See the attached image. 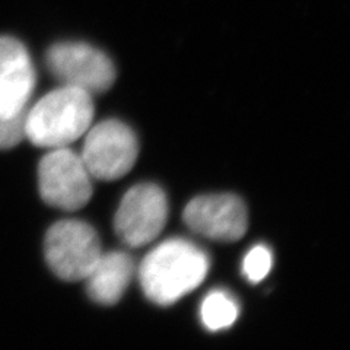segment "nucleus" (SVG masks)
I'll use <instances>...</instances> for the list:
<instances>
[{
	"instance_id": "obj_1",
	"label": "nucleus",
	"mask_w": 350,
	"mask_h": 350,
	"mask_svg": "<svg viewBox=\"0 0 350 350\" xmlns=\"http://www.w3.org/2000/svg\"><path fill=\"white\" fill-rule=\"evenodd\" d=\"M209 271V258L185 239H170L142 261L139 279L149 301L171 305L199 288Z\"/></svg>"
},
{
	"instance_id": "obj_2",
	"label": "nucleus",
	"mask_w": 350,
	"mask_h": 350,
	"mask_svg": "<svg viewBox=\"0 0 350 350\" xmlns=\"http://www.w3.org/2000/svg\"><path fill=\"white\" fill-rule=\"evenodd\" d=\"M94 113L90 92L63 85L27 109L25 137L40 148H66L90 130Z\"/></svg>"
},
{
	"instance_id": "obj_3",
	"label": "nucleus",
	"mask_w": 350,
	"mask_h": 350,
	"mask_svg": "<svg viewBox=\"0 0 350 350\" xmlns=\"http://www.w3.org/2000/svg\"><path fill=\"white\" fill-rule=\"evenodd\" d=\"M44 254L51 271L66 282L85 280L101 257L95 229L82 221L54 224L44 241Z\"/></svg>"
},
{
	"instance_id": "obj_4",
	"label": "nucleus",
	"mask_w": 350,
	"mask_h": 350,
	"mask_svg": "<svg viewBox=\"0 0 350 350\" xmlns=\"http://www.w3.org/2000/svg\"><path fill=\"white\" fill-rule=\"evenodd\" d=\"M91 174L81 155L56 148L40 161L38 189L42 200L62 211H78L92 197Z\"/></svg>"
},
{
	"instance_id": "obj_5",
	"label": "nucleus",
	"mask_w": 350,
	"mask_h": 350,
	"mask_svg": "<svg viewBox=\"0 0 350 350\" xmlns=\"http://www.w3.org/2000/svg\"><path fill=\"white\" fill-rule=\"evenodd\" d=\"M51 75L63 85L92 94H103L116 81V68L105 53L90 44L64 41L51 46L46 54Z\"/></svg>"
},
{
	"instance_id": "obj_6",
	"label": "nucleus",
	"mask_w": 350,
	"mask_h": 350,
	"mask_svg": "<svg viewBox=\"0 0 350 350\" xmlns=\"http://www.w3.org/2000/svg\"><path fill=\"white\" fill-rule=\"evenodd\" d=\"M139 155L136 135L118 120H107L90 127L82 150V161L91 177L113 181L133 168Z\"/></svg>"
},
{
	"instance_id": "obj_7",
	"label": "nucleus",
	"mask_w": 350,
	"mask_h": 350,
	"mask_svg": "<svg viewBox=\"0 0 350 350\" xmlns=\"http://www.w3.org/2000/svg\"><path fill=\"white\" fill-rule=\"evenodd\" d=\"M167 196L157 184H137L129 190L120 203L114 229L129 247L139 248L158 238L167 224Z\"/></svg>"
},
{
	"instance_id": "obj_8",
	"label": "nucleus",
	"mask_w": 350,
	"mask_h": 350,
	"mask_svg": "<svg viewBox=\"0 0 350 350\" xmlns=\"http://www.w3.org/2000/svg\"><path fill=\"white\" fill-rule=\"evenodd\" d=\"M183 219L193 232L224 243L241 239L248 228L247 207L234 194L196 197L185 206Z\"/></svg>"
},
{
	"instance_id": "obj_9",
	"label": "nucleus",
	"mask_w": 350,
	"mask_h": 350,
	"mask_svg": "<svg viewBox=\"0 0 350 350\" xmlns=\"http://www.w3.org/2000/svg\"><path fill=\"white\" fill-rule=\"evenodd\" d=\"M34 86L36 69L24 44L12 37H0V116L25 111Z\"/></svg>"
},
{
	"instance_id": "obj_10",
	"label": "nucleus",
	"mask_w": 350,
	"mask_h": 350,
	"mask_svg": "<svg viewBox=\"0 0 350 350\" xmlns=\"http://www.w3.org/2000/svg\"><path fill=\"white\" fill-rule=\"evenodd\" d=\"M133 270V260L123 251H111V253L101 254L85 279L88 295L96 304H117L129 288Z\"/></svg>"
},
{
	"instance_id": "obj_11",
	"label": "nucleus",
	"mask_w": 350,
	"mask_h": 350,
	"mask_svg": "<svg viewBox=\"0 0 350 350\" xmlns=\"http://www.w3.org/2000/svg\"><path fill=\"white\" fill-rule=\"evenodd\" d=\"M202 321L207 330L219 332L231 327L239 315L237 302L222 291L207 295L200 308Z\"/></svg>"
},
{
	"instance_id": "obj_12",
	"label": "nucleus",
	"mask_w": 350,
	"mask_h": 350,
	"mask_svg": "<svg viewBox=\"0 0 350 350\" xmlns=\"http://www.w3.org/2000/svg\"><path fill=\"white\" fill-rule=\"evenodd\" d=\"M273 265V256L271 251L267 247L257 245L254 248H251L243 262V271L244 276L251 282V283H258L262 279H265Z\"/></svg>"
},
{
	"instance_id": "obj_13",
	"label": "nucleus",
	"mask_w": 350,
	"mask_h": 350,
	"mask_svg": "<svg viewBox=\"0 0 350 350\" xmlns=\"http://www.w3.org/2000/svg\"><path fill=\"white\" fill-rule=\"evenodd\" d=\"M28 109V108H27ZM27 109L19 114L3 117L0 116V150L12 149L25 137Z\"/></svg>"
}]
</instances>
